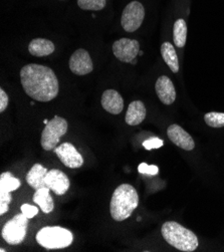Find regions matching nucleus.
Listing matches in <instances>:
<instances>
[{
    "label": "nucleus",
    "mask_w": 224,
    "mask_h": 252,
    "mask_svg": "<svg viewBox=\"0 0 224 252\" xmlns=\"http://www.w3.org/2000/svg\"><path fill=\"white\" fill-rule=\"evenodd\" d=\"M20 81L29 96L38 102H49L58 96L59 80L55 71L45 65L30 63L20 70Z\"/></svg>",
    "instance_id": "f257e3e1"
},
{
    "label": "nucleus",
    "mask_w": 224,
    "mask_h": 252,
    "mask_svg": "<svg viewBox=\"0 0 224 252\" xmlns=\"http://www.w3.org/2000/svg\"><path fill=\"white\" fill-rule=\"evenodd\" d=\"M139 195L136 189L130 184H122L113 193L110 212L114 220L121 222L128 219L138 207Z\"/></svg>",
    "instance_id": "f03ea898"
},
{
    "label": "nucleus",
    "mask_w": 224,
    "mask_h": 252,
    "mask_svg": "<svg viewBox=\"0 0 224 252\" xmlns=\"http://www.w3.org/2000/svg\"><path fill=\"white\" fill-rule=\"evenodd\" d=\"M161 233L168 244L180 251L192 252L199 245L196 234L175 221L165 222L162 225Z\"/></svg>",
    "instance_id": "7ed1b4c3"
},
{
    "label": "nucleus",
    "mask_w": 224,
    "mask_h": 252,
    "mask_svg": "<svg viewBox=\"0 0 224 252\" xmlns=\"http://www.w3.org/2000/svg\"><path fill=\"white\" fill-rule=\"evenodd\" d=\"M38 244L46 249H62L68 247L73 240L72 233L60 226H46L41 228L36 236Z\"/></svg>",
    "instance_id": "20e7f679"
},
{
    "label": "nucleus",
    "mask_w": 224,
    "mask_h": 252,
    "mask_svg": "<svg viewBox=\"0 0 224 252\" xmlns=\"http://www.w3.org/2000/svg\"><path fill=\"white\" fill-rule=\"evenodd\" d=\"M67 132V122L65 119L55 116L45 125L41 134V146L45 151H53L60 143V139Z\"/></svg>",
    "instance_id": "39448f33"
},
{
    "label": "nucleus",
    "mask_w": 224,
    "mask_h": 252,
    "mask_svg": "<svg viewBox=\"0 0 224 252\" xmlns=\"http://www.w3.org/2000/svg\"><path fill=\"white\" fill-rule=\"evenodd\" d=\"M28 226L29 218L21 212L4 224L1 236L10 245L20 244L27 236Z\"/></svg>",
    "instance_id": "423d86ee"
},
{
    "label": "nucleus",
    "mask_w": 224,
    "mask_h": 252,
    "mask_svg": "<svg viewBox=\"0 0 224 252\" xmlns=\"http://www.w3.org/2000/svg\"><path fill=\"white\" fill-rule=\"evenodd\" d=\"M145 9L139 1L130 2L123 11L121 23L127 32H135L143 23Z\"/></svg>",
    "instance_id": "0eeeda50"
},
{
    "label": "nucleus",
    "mask_w": 224,
    "mask_h": 252,
    "mask_svg": "<svg viewBox=\"0 0 224 252\" xmlns=\"http://www.w3.org/2000/svg\"><path fill=\"white\" fill-rule=\"evenodd\" d=\"M113 53L120 62L131 63L140 53V43L135 39L121 38L114 42Z\"/></svg>",
    "instance_id": "6e6552de"
},
{
    "label": "nucleus",
    "mask_w": 224,
    "mask_h": 252,
    "mask_svg": "<svg viewBox=\"0 0 224 252\" xmlns=\"http://www.w3.org/2000/svg\"><path fill=\"white\" fill-rule=\"evenodd\" d=\"M55 153L61 162L70 169H78L84 165V158L70 143H64L55 149Z\"/></svg>",
    "instance_id": "1a4fd4ad"
},
{
    "label": "nucleus",
    "mask_w": 224,
    "mask_h": 252,
    "mask_svg": "<svg viewBox=\"0 0 224 252\" xmlns=\"http://www.w3.org/2000/svg\"><path fill=\"white\" fill-rule=\"evenodd\" d=\"M69 68L77 75H86L93 71L94 64L90 54L84 48H79L69 60Z\"/></svg>",
    "instance_id": "9d476101"
},
{
    "label": "nucleus",
    "mask_w": 224,
    "mask_h": 252,
    "mask_svg": "<svg viewBox=\"0 0 224 252\" xmlns=\"http://www.w3.org/2000/svg\"><path fill=\"white\" fill-rule=\"evenodd\" d=\"M45 185L57 195H64L67 192L70 183L67 176L59 169L49 170L45 176Z\"/></svg>",
    "instance_id": "9b49d317"
},
{
    "label": "nucleus",
    "mask_w": 224,
    "mask_h": 252,
    "mask_svg": "<svg viewBox=\"0 0 224 252\" xmlns=\"http://www.w3.org/2000/svg\"><path fill=\"white\" fill-rule=\"evenodd\" d=\"M167 136L173 144L185 151H192L195 148L193 138L179 125L173 124L169 126L167 129Z\"/></svg>",
    "instance_id": "f8f14e48"
},
{
    "label": "nucleus",
    "mask_w": 224,
    "mask_h": 252,
    "mask_svg": "<svg viewBox=\"0 0 224 252\" xmlns=\"http://www.w3.org/2000/svg\"><path fill=\"white\" fill-rule=\"evenodd\" d=\"M155 91L161 102L166 105H172L176 99V91L172 81L167 75H161L155 85Z\"/></svg>",
    "instance_id": "ddd939ff"
},
{
    "label": "nucleus",
    "mask_w": 224,
    "mask_h": 252,
    "mask_svg": "<svg viewBox=\"0 0 224 252\" xmlns=\"http://www.w3.org/2000/svg\"><path fill=\"white\" fill-rule=\"evenodd\" d=\"M101 104L105 111L113 115H119L124 109V99L122 95L115 90H107L104 92Z\"/></svg>",
    "instance_id": "4468645a"
},
{
    "label": "nucleus",
    "mask_w": 224,
    "mask_h": 252,
    "mask_svg": "<svg viewBox=\"0 0 224 252\" xmlns=\"http://www.w3.org/2000/svg\"><path fill=\"white\" fill-rule=\"evenodd\" d=\"M55 44L53 41L45 38H34L29 45V52L33 57L42 58L52 55L55 52Z\"/></svg>",
    "instance_id": "2eb2a0df"
},
{
    "label": "nucleus",
    "mask_w": 224,
    "mask_h": 252,
    "mask_svg": "<svg viewBox=\"0 0 224 252\" xmlns=\"http://www.w3.org/2000/svg\"><path fill=\"white\" fill-rule=\"evenodd\" d=\"M47 172H48V170L46 168L42 167L40 164H34L27 175L28 184L34 190L46 187L45 176H46Z\"/></svg>",
    "instance_id": "dca6fc26"
},
{
    "label": "nucleus",
    "mask_w": 224,
    "mask_h": 252,
    "mask_svg": "<svg viewBox=\"0 0 224 252\" xmlns=\"http://www.w3.org/2000/svg\"><path fill=\"white\" fill-rule=\"evenodd\" d=\"M146 108L141 100H134L132 102L126 113V123L129 126H138L146 118Z\"/></svg>",
    "instance_id": "f3484780"
},
{
    "label": "nucleus",
    "mask_w": 224,
    "mask_h": 252,
    "mask_svg": "<svg viewBox=\"0 0 224 252\" xmlns=\"http://www.w3.org/2000/svg\"><path fill=\"white\" fill-rule=\"evenodd\" d=\"M49 190L51 189L48 187H43L35 190V193L33 195V202L36 203L39 206L40 210L45 214L51 213L55 208L54 200L51 194H49Z\"/></svg>",
    "instance_id": "a211bd4d"
},
{
    "label": "nucleus",
    "mask_w": 224,
    "mask_h": 252,
    "mask_svg": "<svg viewBox=\"0 0 224 252\" xmlns=\"http://www.w3.org/2000/svg\"><path fill=\"white\" fill-rule=\"evenodd\" d=\"M161 55L170 69L174 73H177L179 71V61L175 47L173 46V44L170 42H164L161 45Z\"/></svg>",
    "instance_id": "6ab92c4d"
},
{
    "label": "nucleus",
    "mask_w": 224,
    "mask_h": 252,
    "mask_svg": "<svg viewBox=\"0 0 224 252\" xmlns=\"http://www.w3.org/2000/svg\"><path fill=\"white\" fill-rule=\"evenodd\" d=\"M173 38L177 47H184L187 39V25L184 19L179 18L175 21V23H174Z\"/></svg>",
    "instance_id": "aec40b11"
},
{
    "label": "nucleus",
    "mask_w": 224,
    "mask_h": 252,
    "mask_svg": "<svg viewBox=\"0 0 224 252\" xmlns=\"http://www.w3.org/2000/svg\"><path fill=\"white\" fill-rule=\"evenodd\" d=\"M21 185L19 179L15 178L10 172H4L0 176V192H9L17 190Z\"/></svg>",
    "instance_id": "412c9836"
},
{
    "label": "nucleus",
    "mask_w": 224,
    "mask_h": 252,
    "mask_svg": "<svg viewBox=\"0 0 224 252\" xmlns=\"http://www.w3.org/2000/svg\"><path fill=\"white\" fill-rule=\"evenodd\" d=\"M205 123L211 128H223L224 127V113L210 112L204 116Z\"/></svg>",
    "instance_id": "4be33fe9"
},
{
    "label": "nucleus",
    "mask_w": 224,
    "mask_h": 252,
    "mask_svg": "<svg viewBox=\"0 0 224 252\" xmlns=\"http://www.w3.org/2000/svg\"><path fill=\"white\" fill-rule=\"evenodd\" d=\"M79 6L84 10H102L105 8L107 1L106 0H78Z\"/></svg>",
    "instance_id": "5701e85b"
},
{
    "label": "nucleus",
    "mask_w": 224,
    "mask_h": 252,
    "mask_svg": "<svg viewBox=\"0 0 224 252\" xmlns=\"http://www.w3.org/2000/svg\"><path fill=\"white\" fill-rule=\"evenodd\" d=\"M138 171L140 174L145 175H157L159 173V168L155 165H148L146 163H141L138 167Z\"/></svg>",
    "instance_id": "b1692460"
},
{
    "label": "nucleus",
    "mask_w": 224,
    "mask_h": 252,
    "mask_svg": "<svg viewBox=\"0 0 224 252\" xmlns=\"http://www.w3.org/2000/svg\"><path fill=\"white\" fill-rule=\"evenodd\" d=\"M164 142L163 140L157 138V137H154V138H151V139H148L146 141L143 142V146L146 150L150 151V150H153V149H159L163 146Z\"/></svg>",
    "instance_id": "393cba45"
},
{
    "label": "nucleus",
    "mask_w": 224,
    "mask_h": 252,
    "mask_svg": "<svg viewBox=\"0 0 224 252\" xmlns=\"http://www.w3.org/2000/svg\"><path fill=\"white\" fill-rule=\"evenodd\" d=\"M20 209H21V212L26 215L29 219L33 218L38 213V208L35 206H32L31 204H23Z\"/></svg>",
    "instance_id": "a878e982"
},
{
    "label": "nucleus",
    "mask_w": 224,
    "mask_h": 252,
    "mask_svg": "<svg viewBox=\"0 0 224 252\" xmlns=\"http://www.w3.org/2000/svg\"><path fill=\"white\" fill-rule=\"evenodd\" d=\"M8 106V95L7 94L1 89L0 90V112L3 113Z\"/></svg>",
    "instance_id": "bb28decb"
},
{
    "label": "nucleus",
    "mask_w": 224,
    "mask_h": 252,
    "mask_svg": "<svg viewBox=\"0 0 224 252\" xmlns=\"http://www.w3.org/2000/svg\"><path fill=\"white\" fill-rule=\"evenodd\" d=\"M11 194L9 192H0V204L9 205L11 203Z\"/></svg>",
    "instance_id": "cd10ccee"
},
{
    "label": "nucleus",
    "mask_w": 224,
    "mask_h": 252,
    "mask_svg": "<svg viewBox=\"0 0 224 252\" xmlns=\"http://www.w3.org/2000/svg\"><path fill=\"white\" fill-rule=\"evenodd\" d=\"M8 211V205L6 204H0V214L3 215Z\"/></svg>",
    "instance_id": "c85d7f7f"
},
{
    "label": "nucleus",
    "mask_w": 224,
    "mask_h": 252,
    "mask_svg": "<svg viewBox=\"0 0 224 252\" xmlns=\"http://www.w3.org/2000/svg\"><path fill=\"white\" fill-rule=\"evenodd\" d=\"M137 63V61H136V60H134V61H133V62H132V63H132V64H135V63Z\"/></svg>",
    "instance_id": "c756f323"
},
{
    "label": "nucleus",
    "mask_w": 224,
    "mask_h": 252,
    "mask_svg": "<svg viewBox=\"0 0 224 252\" xmlns=\"http://www.w3.org/2000/svg\"><path fill=\"white\" fill-rule=\"evenodd\" d=\"M43 123H44V124H45V125H46V124H47V123H48V121H47V120H46V119H45V120H44V121H43Z\"/></svg>",
    "instance_id": "7c9ffc66"
}]
</instances>
